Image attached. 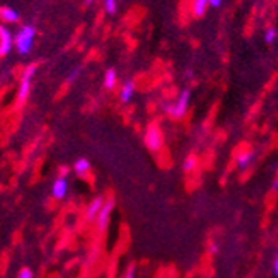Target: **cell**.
<instances>
[{"mask_svg": "<svg viewBox=\"0 0 278 278\" xmlns=\"http://www.w3.org/2000/svg\"><path fill=\"white\" fill-rule=\"evenodd\" d=\"M254 157H255V153L252 149L242 151V153H238L237 156V166L240 169H247L249 164H252V161H254Z\"/></svg>", "mask_w": 278, "mask_h": 278, "instance_id": "cell-10", "label": "cell"}, {"mask_svg": "<svg viewBox=\"0 0 278 278\" xmlns=\"http://www.w3.org/2000/svg\"><path fill=\"white\" fill-rule=\"evenodd\" d=\"M273 271H275V275L278 276V254L275 257V262H273Z\"/></svg>", "mask_w": 278, "mask_h": 278, "instance_id": "cell-22", "label": "cell"}, {"mask_svg": "<svg viewBox=\"0 0 278 278\" xmlns=\"http://www.w3.org/2000/svg\"><path fill=\"white\" fill-rule=\"evenodd\" d=\"M144 143H146L148 149H151L153 153H157L161 151L162 144H164V134L161 128L157 124H151L148 126L146 134H144Z\"/></svg>", "mask_w": 278, "mask_h": 278, "instance_id": "cell-3", "label": "cell"}, {"mask_svg": "<svg viewBox=\"0 0 278 278\" xmlns=\"http://www.w3.org/2000/svg\"><path fill=\"white\" fill-rule=\"evenodd\" d=\"M208 7V0H192V14L195 17H204Z\"/></svg>", "mask_w": 278, "mask_h": 278, "instance_id": "cell-11", "label": "cell"}, {"mask_svg": "<svg viewBox=\"0 0 278 278\" xmlns=\"http://www.w3.org/2000/svg\"><path fill=\"white\" fill-rule=\"evenodd\" d=\"M220 4H222V0H208L211 7H220Z\"/></svg>", "mask_w": 278, "mask_h": 278, "instance_id": "cell-21", "label": "cell"}, {"mask_svg": "<svg viewBox=\"0 0 278 278\" xmlns=\"http://www.w3.org/2000/svg\"><path fill=\"white\" fill-rule=\"evenodd\" d=\"M182 167H184L186 172H192V170L197 167V157H195V156H189L187 159L184 161V166H182Z\"/></svg>", "mask_w": 278, "mask_h": 278, "instance_id": "cell-15", "label": "cell"}, {"mask_svg": "<svg viewBox=\"0 0 278 278\" xmlns=\"http://www.w3.org/2000/svg\"><path fill=\"white\" fill-rule=\"evenodd\" d=\"M93 2V0H85V4H91Z\"/></svg>", "mask_w": 278, "mask_h": 278, "instance_id": "cell-24", "label": "cell"}, {"mask_svg": "<svg viewBox=\"0 0 278 278\" xmlns=\"http://www.w3.org/2000/svg\"><path fill=\"white\" fill-rule=\"evenodd\" d=\"M134 90H136L134 81L132 80L126 81V83L123 85V88H121V93H119V98H121L123 103H129V101L132 99V96H134Z\"/></svg>", "mask_w": 278, "mask_h": 278, "instance_id": "cell-9", "label": "cell"}, {"mask_svg": "<svg viewBox=\"0 0 278 278\" xmlns=\"http://www.w3.org/2000/svg\"><path fill=\"white\" fill-rule=\"evenodd\" d=\"M66 191H68V182L61 176V178H58V179L53 182L52 194H53V197H56V199H63L66 195Z\"/></svg>", "mask_w": 278, "mask_h": 278, "instance_id": "cell-8", "label": "cell"}, {"mask_svg": "<svg viewBox=\"0 0 278 278\" xmlns=\"http://www.w3.org/2000/svg\"><path fill=\"white\" fill-rule=\"evenodd\" d=\"M37 72V66L35 65H30L27 70L23 72L22 75V83H20V90H18V101H25L28 98V91H30V83H31V78Z\"/></svg>", "mask_w": 278, "mask_h": 278, "instance_id": "cell-4", "label": "cell"}, {"mask_svg": "<svg viewBox=\"0 0 278 278\" xmlns=\"http://www.w3.org/2000/svg\"><path fill=\"white\" fill-rule=\"evenodd\" d=\"M189 103H191V91L184 90L174 103H164V111H166L169 116L181 119L182 116H186V113L189 110Z\"/></svg>", "mask_w": 278, "mask_h": 278, "instance_id": "cell-1", "label": "cell"}, {"mask_svg": "<svg viewBox=\"0 0 278 278\" xmlns=\"http://www.w3.org/2000/svg\"><path fill=\"white\" fill-rule=\"evenodd\" d=\"M217 250H219L217 244H212V245H211V252H212V254H217Z\"/></svg>", "mask_w": 278, "mask_h": 278, "instance_id": "cell-23", "label": "cell"}, {"mask_svg": "<svg viewBox=\"0 0 278 278\" xmlns=\"http://www.w3.org/2000/svg\"><path fill=\"white\" fill-rule=\"evenodd\" d=\"M0 18H2L4 22H17L18 20V12L10 9V7H2L0 9Z\"/></svg>", "mask_w": 278, "mask_h": 278, "instance_id": "cell-12", "label": "cell"}, {"mask_svg": "<svg viewBox=\"0 0 278 278\" xmlns=\"http://www.w3.org/2000/svg\"><path fill=\"white\" fill-rule=\"evenodd\" d=\"M276 39V30L275 28H268L267 31H265V42L267 43H273Z\"/></svg>", "mask_w": 278, "mask_h": 278, "instance_id": "cell-17", "label": "cell"}, {"mask_svg": "<svg viewBox=\"0 0 278 278\" xmlns=\"http://www.w3.org/2000/svg\"><path fill=\"white\" fill-rule=\"evenodd\" d=\"M134 271H136L134 265H131V267L128 268V271H126V273H124V276H123V278H134Z\"/></svg>", "mask_w": 278, "mask_h": 278, "instance_id": "cell-20", "label": "cell"}, {"mask_svg": "<svg viewBox=\"0 0 278 278\" xmlns=\"http://www.w3.org/2000/svg\"><path fill=\"white\" fill-rule=\"evenodd\" d=\"M113 208H115V200L113 199L106 200V204L103 205V208H101L98 217H96V225H98L99 230H106V227H108V224H110V217H111Z\"/></svg>", "mask_w": 278, "mask_h": 278, "instance_id": "cell-5", "label": "cell"}, {"mask_svg": "<svg viewBox=\"0 0 278 278\" xmlns=\"http://www.w3.org/2000/svg\"><path fill=\"white\" fill-rule=\"evenodd\" d=\"M116 80H118V77H116V72H115V70H113V68L106 70V73H105V86L108 88V90H111V88H115Z\"/></svg>", "mask_w": 278, "mask_h": 278, "instance_id": "cell-13", "label": "cell"}, {"mask_svg": "<svg viewBox=\"0 0 278 278\" xmlns=\"http://www.w3.org/2000/svg\"><path fill=\"white\" fill-rule=\"evenodd\" d=\"M90 167H91V164L86 159H78L75 162V170H77L78 174H86L88 170H90Z\"/></svg>", "mask_w": 278, "mask_h": 278, "instance_id": "cell-14", "label": "cell"}, {"mask_svg": "<svg viewBox=\"0 0 278 278\" xmlns=\"http://www.w3.org/2000/svg\"><path fill=\"white\" fill-rule=\"evenodd\" d=\"M105 9L110 15H115L118 10V0H105Z\"/></svg>", "mask_w": 278, "mask_h": 278, "instance_id": "cell-16", "label": "cell"}, {"mask_svg": "<svg viewBox=\"0 0 278 278\" xmlns=\"http://www.w3.org/2000/svg\"><path fill=\"white\" fill-rule=\"evenodd\" d=\"M33 39H35V28L31 25H25L20 28V31L15 37V45L18 48V52L22 55H28L33 47Z\"/></svg>", "mask_w": 278, "mask_h": 278, "instance_id": "cell-2", "label": "cell"}, {"mask_svg": "<svg viewBox=\"0 0 278 278\" xmlns=\"http://www.w3.org/2000/svg\"><path fill=\"white\" fill-rule=\"evenodd\" d=\"M12 45H14V37L5 27H0V56L9 55Z\"/></svg>", "mask_w": 278, "mask_h": 278, "instance_id": "cell-6", "label": "cell"}, {"mask_svg": "<svg viewBox=\"0 0 278 278\" xmlns=\"http://www.w3.org/2000/svg\"><path fill=\"white\" fill-rule=\"evenodd\" d=\"M80 73H81V68H80V66H77V68L73 70L72 73L68 75V78H66V80L70 81V83H73V81H75V80H77V78L80 77Z\"/></svg>", "mask_w": 278, "mask_h": 278, "instance_id": "cell-18", "label": "cell"}, {"mask_svg": "<svg viewBox=\"0 0 278 278\" xmlns=\"http://www.w3.org/2000/svg\"><path fill=\"white\" fill-rule=\"evenodd\" d=\"M17 278H33V273H31L30 268H22L20 271H18Z\"/></svg>", "mask_w": 278, "mask_h": 278, "instance_id": "cell-19", "label": "cell"}, {"mask_svg": "<svg viewBox=\"0 0 278 278\" xmlns=\"http://www.w3.org/2000/svg\"><path fill=\"white\" fill-rule=\"evenodd\" d=\"M103 205H105V200H103V197H96L90 205H88V208H86V219L90 220H94L98 217V214H99V211L103 208Z\"/></svg>", "mask_w": 278, "mask_h": 278, "instance_id": "cell-7", "label": "cell"}]
</instances>
